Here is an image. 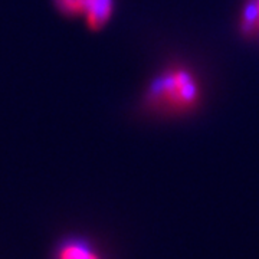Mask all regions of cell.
<instances>
[{"instance_id": "1", "label": "cell", "mask_w": 259, "mask_h": 259, "mask_svg": "<svg viewBox=\"0 0 259 259\" xmlns=\"http://www.w3.org/2000/svg\"><path fill=\"white\" fill-rule=\"evenodd\" d=\"M202 88L196 75L185 66H170L158 72L143 94V105L156 112H185L197 107Z\"/></svg>"}, {"instance_id": "2", "label": "cell", "mask_w": 259, "mask_h": 259, "mask_svg": "<svg viewBox=\"0 0 259 259\" xmlns=\"http://www.w3.org/2000/svg\"><path fill=\"white\" fill-rule=\"evenodd\" d=\"M52 9L66 20L81 19L90 32H101L111 22L115 0H51Z\"/></svg>"}, {"instance_id": "3", "label": "cell", "mask_w": 259, "mask_h": 259, "mask_svg": "<svg viewBox=\"0 0 259 259\" xmlns=\"http://www.w3.org/2000/svg\"><path fill=\"white\" fill-rule=\"evenodd\" d=\"M241 29L246 36H252L259 30V0H249L242 12Z\"/></svg>"}, {"instance_id": "4", "label": "cell", "mask_w": 259, "mask_h": 259, "mask_svg": "<svg viewBox=\"0 0 259 259\" xmlns=\"http://www.w3.org/2000/svg\"><path fill=\"white\" fill-rule=\"evenodd\" d=\"M61 259H98L93 252L79 246H68L62 250Z\"/></svg>"}]
</instances>
